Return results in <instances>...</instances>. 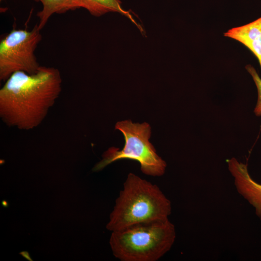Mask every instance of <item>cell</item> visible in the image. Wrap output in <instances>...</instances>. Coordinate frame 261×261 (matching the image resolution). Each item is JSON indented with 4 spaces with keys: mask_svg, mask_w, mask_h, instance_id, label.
Returning a JSON list of instances; mask_svg holds the SVG:
<instances>
[{
    "mask_svg": "<svg viewBox=\"0 0 261 261\" xmlns=\"http://www.w3.org/2000/svg\"><path fill=\"white\" fill-rule=\"evenodd\" d=\"M38 24L30 30L13 29L0 42V80L14 73H35L41 66L35 51L42 36Z\"/></svg>",
    "mask_w": 261,
    "mask_h": 261,
    "instance_id": "5b68a950",
    "label": "cell"
},
{
    "mask_svg": "<svg viewBox=\"0 0 261 261\" xmlns=\"http://www.w3.org/2000/svg\"><path fill=\"white\" fill-rule=\"evenodd\" d=\"M3 0H0V1H2ZM34 0L35 1H36V2H38L39 1V0Z\"/></svg>",
    "mask_w": 261,
    "mask_h": 261,
    "instance_id": "8fae6325",
    "label": "cell"
},
{
    "mask_svg": "<svg viewBox=\"0 0 261 261\" xmlns=\"http://www.w3.org/2000/svg\"><path fill=\"white\" fill-rule=\"evenodd\" d=\"M171 210L170 201L157 185L130 173L116 200L107 228L114 232L138 223L169 219Z\"/></svg>",
    "mask_w": 261,
    "mask_h": 261,
    "instance_id": "7a4b0ae2",
    "label": "cell"
},
{
    "mask_svg": "<svg viewBox=\"0 0 261 261\" xmlns=\"http://www.w3.org/2000/svg\"><path fill=\"white\" fill-rule=\"evenodd\" d=\"M175 238L174 226L167 219L112 232L110 245L121 261H157L171 249Z\"/></svg>",
    "mask_w": 261,
    "mask_h": 261,
    "instance_id": "3957f363",
    "label": "cell"
},
{
    "mask_svg": "<svg viewBox=\"0 0 261 261\" xmlns=\"http://www.w3.org/2000/svg\"><path fill=\"white\" fill-rule=\"evenodd\" d=\"M227 162L237 191L252 205L256 215L261 220V184L251 177L245 164L234 158Z\"/></svg>",
    "mask_w": 261,
    "mask_h": 261,
    "instance_id": "8992f818",
    "label": "cell"
},
{
    "mask_svg": "<svg viewBox=\"0 0 261 261\" xmlns=\"http://www.w3.org/2000/svg\"><path fill=\"white\" fill-rule=\"evenodd\" d=\"M224 36L246 46L257 58L261 69V17L246 25L230 29Z\"/></svg>",
    "mask_w": 261,
    "mask_h": 261,
    "instance_id": "52a82bcc",
    "label": "cell"
},
{
    "mask_svg": "<svg viewBox=\"0 0 261 261\" xmlns=\"http://www.w3.org/2000/svg\"><path fill=\"white\" fill-rule=\"evenodd\" d=\"M246 69L252 76L257 89L258 99L254 113L257 116H261V78L252 65H247L246 66Z\"/></svg>",
    "mask_w": 261,
    "mask_h": 261,
    "instance_id": "30bf717a",
    "label": "cell"
},
{
    "mask_svg": "<svg viewBox=\"0 0 261 261\" xmlns=\"http://www.w3.org/2000/svg\"><path fill=\"white\" fill-rule=\"evenodd\" d=\"M59 71L40 66L33 74L17 72L0 89V117L9 127L22 130L37 127L61 91Z\"/></svg>",
    "mask_w": 261,
    "mask_h": 261,
    "instance_id": "6da1fadb",
    "label": "cell"
},
{
    "mask_svg": "<svg viewBox=\"0 0 261 261\" xmlns=\"http://www.w3.org/2000/svg\"><path fill=\"white\" fill-rule=\"evenodd\" d=\"M115 129L121 131L124 136V147L121 150L115 147L109 148L103 154V159L94 166L93 171L101 170L118 160L130 159L140 163L141 170L145 174L159 176L164 174L166 163L158 155L149 141L151 128L148 123H132L127 120L117 122Z\"/></svg>",
    "mask_w": 261,
    "mask_h": 261,
    "instance_id": "277c9868",
    "label": "cell"
},
{
    "mask_svg": "<svg viewBox=\"0 0 261 261\" xmlns=\"http://www.w3.org/2000/svg\"><path fill=\"white\" fill-rule=\"evenodd\" d=\"M84 9L95 16H101L109 12H116L126 16L143 31L142 27L134 19L129 11L125 10L121 6L120 0H82Z\"/></svg>",
    "mask_w": 261,
    "mask_h": 261,
    "instance_id": "9c48e42d",
    "label": "cell"
},
{
    "mask_svg": "<svg viewBox=\"0 0 261 261\" xmlns=\"http://www.w3.org/2000/svg\"><path fill=\"white\" fill-rule=\"evenodd\" d=\"M43 5L42 9L38 12L39 19L38 28L41 30L50 17L54 14H61L69 11L84 8L82 0H39Z\"/></svg>",
    "mask_w": 261,
    "mask_h": 261,
    "instance_id": "ba28073f",
    "label": "cell"
}]
</instances>
